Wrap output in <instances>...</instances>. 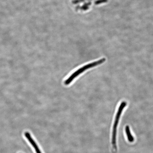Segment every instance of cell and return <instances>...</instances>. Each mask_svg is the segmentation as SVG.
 Segmentation results:
<instances>
[{
    "mask_svg": "<svg viewBox=\"0 0 153 153\" xmlns=\"http://www.w3.org/2000/svg\"><path fill=\"white\" fill-rule=\"evenodd\" d=\"M105 61H106V59L104 58L101 59L100 60L90 63V64L86 65H85L78 69L77 70L73 73L66 81H65L64 82L65 85H70L75 78L77 77L78 76L80 75L81 74L83 73L86 70L98 65H99L102 64Z\"/></svg>",
    "mask_w": 153,
    "mask_h": 153,
    "instance_id": "cell-2",
    "label": "cell"
},
{
    "mask_svg": "<svg viewBox=\"0 0 153 153\" xmlns=\"http://www.w3.org/2000/svg\"><path fill=\"white\" fill-rule=\"evenodd\" d=\"M25 135L27 139L29 141L30 144L32 145V146L33 147V148L35 149L36 153H42L39 148V147H38L37 145L36 144L35 141H34L33 139L32 138L30 134L27 132H26L25 133Z\"/></svg>",
    "mask_w": 153,
    "mask_h": 153,
    "instance_id": "cell-3",
    "label": "cell"
},
{
    "mask_svg": "<svg viewBox=\"0 0 153 153\" xmlns=\"http://www.w3.org/2000/svg\"><path fill=\"white\" fill-rule=\"evenodd\" d=\"M127 103L126 101H123L121 103L119 108H118L117 113L116 115L113 127L112 143V148L113 150L117 151V128L118 123L120 121V116H121L122 112L124 108H125Z\"/></svg>",
    "mask_w": 153,
    "mask_h": 153,
    "instance_id": "cell-1",
    "label": "cell"
},
{
    "mask_svg": "<svg viewBox=\"0 0 153 153\" xmlns=\"http://www.w3.org/2000/svg\"><path fill=\"white\" fill-rule=\"evenodd\" d=\"M125 131L128 141L130 143L133 142L134 140V138L133 135L131 134L129 126H126Z\"/></svg>",
    "mask_w": 153,
    "mask_h": 153,
    "instance_id": "cell-4",
    "label": "cell"
}]
</instances>
